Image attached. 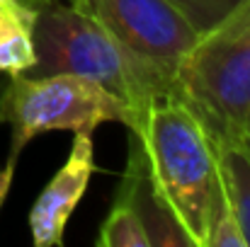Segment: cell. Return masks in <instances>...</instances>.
Returning <instances> with one entry per match:
<instances>
[{"label":"cell","instance_id":"obj_1","mask_svg":"<svg viewBox=\"0 0 250 247\" xmlns=\"http://www.w3.org/2000/svg\"><path fill=\"white\" fill-rule=\"evenodd\" d=\"M37 61L27 76H81L126 102L139 133L153 102L170 97L172 82L134 58L97 19L71 2H49L34 24Z\"/></svg>","mask_w":250,"mask_h":247},{"label":"cell","instance_id":"obj_8","mask_svg":"<svg viewBox=\"0 0 250 247\" xmlns=\"http://www.w3.org/2000/svg\"><path fill=\"white\" fill-rule=\"evenodd\" d=\"M39 10L24 0H0V71L10 76L29 73L34 51V24Z\"/></svg>","mask_w":250,"mask_h":247},{"label":"cell","instance_id":"obj_2","mask_svg":"<svg viewBox=\"0 0 250 247\" xmlns=\"http://www.w3.org/2000/svg\"><path fill=\"white\" fill-rule=\"evenodd\" d=\"M134 136L146 153L158 196L192 247H207L216 206L224 196L216 143L194 114L172 97L148 107L144 129Z\"/></svg>","mask_w":250,"mask_h":247},{"label":"cell","instance_id":"obj_5","mask_svg":"<svg viewBox=\"0 0 250 247\" xmlns=\"http://www.w3.org/2000/svg\"><path fill=\"white\" fill-rule=\"evenodd\" d=\"M97 19L134 58L172 82L199 34L167 0H68Z\"/></svg>","mask_w":250,"mask_h":247},{"label":"cell","instance_id":"obj_12","mask_svg":"<svg viewBox=\"0 0 250 247\" xmlns=\"http://www.w3.org/2000/svg\"><path fill=\"white\" fill-rule=\"evenodd\" d=\"M27 5H32V7H37V10H42L44 5H49V2H54V0H24Z\"/></svg>","mask_w":250,"mask_h":247},{"label":"cell","instance_id":"obj_7","mask_svg":"<svg viewBox=\"0 0 250 247\" xmlns=\"http://www.w3.org/2000/svg\"><path fill=\"white\" fill-rule=\"evenodd\" d=\"M136 138V136H134ZM122 199H126L134 211L139 213L148 238L151 247L153 245H182L192 247L187 233L180 228V223L175 221V216L170 213L166 201L158 196L151 174H148V163H146V153L136 138V146L129 153V163H126V174H124V184L119 191Z\"/></svg>","mask_w":250,"mask_h":247},{"label":"cell","instance_id":"obj_6","mask_svg":"<svg viewBox=\"0 0 250 247\" xmlns=\"http://www.w3.org/2000/svg\"><path fill=\"white\" fill-rule=\"evenodd\" d=\"M97 172L92 133H76L66 163L56 170L49 184L42 189L29 209V233L37 247L63 245V233L73 211L87 191L92 174Z\"/></svg>","mask_w":250,"mask_h":247},{"label":"cell","instance_id":"obj_11","mask_svg":"<svg viewBox=\"0 0 250 247\" xmlns=\"http://www.w3.org/2000/svg\"><path fill=\"white\" fill-rule=\"evenodd\" d=\"M202 37L214 29L221 19H226L243 0H167Z\"/></svg>","mask_w":250,"mask_h":247},{"label":"cell","instance_id":"obj_4","mask_svg":"<svg viewBox=\"0 0 250 247\" xmlns=\"http://www.w3.org/2000/svg\"><path fill=\"white\" fill-rule=\"evenodd\" d=\"M109 121L131 131L136 126L131 107L97 82L81 76H12L0 95V124L12 129L10 155L0 172V209L10 191L15 165L32 138L49 131L92 133Z\"/></svg>","mask_w":250,"mask_h":247},{"label":"cell","instance_id":"obj_10","mask_svg":"<svg viewBox=\"0 0 250 247\" xmlns=\"http://www.w3.org/2000/svg\"><path fill=\"white\" fill-rule=\"evenodd\" d=\"M97 245L100 247H151V238L139 218V213L134 211V206L117 196V201L112 204V211L107 213L100 235H97Z\"/></svg>","mask_w":250,"mask_h":247},{"label":"cell","instance_id":"obj_13","mask_svg":"<svg viewBox=\"0 0 250 247\" xmlns=\"http://www.w3.org/2000/svg\"><path fill=\"white\" fill-rule=\"evenodd\" d=\"M241 146H243V148H246V153H248V155H250V133H248V138H246V141H243V143H241Z\"/></svg>","mask_w":250,"mask_h":247},{"label":"cell","instance_id":"obj_3","mask_svg":"<svg viewBox=\"0 0 250 247\" xmlns=\"http://www.w3.org/2000/svg\"><path fill=\"white\" fill-rule=\"evenodd\" d=\"M170 97L185 104L216 146L250 133V0L202 34L177 66Z\"/></svg>","mask_w":250,"mask_h":247},{"label":"cell","instance_id":"obj_9","mask_svg":"<svg viewBox=\"0 0 250 247\" xmlns=\"http://www.w3.org/2000/svg\"><path fill=\"white\" fill-rule=\"evenodd\" d=\"M219 172L238 221V230L246 247H250V155L243 146H216Z\"/></svg>","mask_w":250,"mask_h":247}]
</instances>
